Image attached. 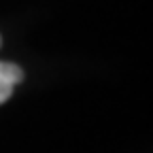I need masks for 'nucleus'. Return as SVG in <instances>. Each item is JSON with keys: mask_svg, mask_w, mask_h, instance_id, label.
<instances>
[{"mask_svg": "<svg viewBox=\"0 0 153 153\" xmlns=\"http://www.w3.org/2000/svg\"><path fill=\"white\" fill-rule=\"evenodd\" d=\"M22 79H24V70L17 64L0 62V104L11 98L15 85L22 83Z\"/></svg>", "mask_w": 153, "mask_h": 153, "instance_id": "obj_1", "label": "nucleus"}, {"mask_svg": "<svg viewBox=\"0 0 153 153\" xmlns=\"http://www.w3.org/2000/svg\"><path fill=\"white\" fill-rule=\"evenodd\" d=\"M0 43H2V41H0Z\"/></svg>", "mask_w": 153, "mask_h": 153, "instance_id": "obj_2", "label": "nucleus"}]
</instances>
